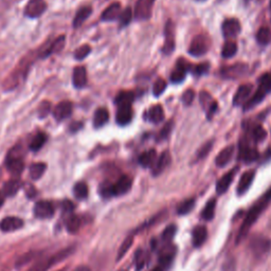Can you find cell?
<instances>
[{
	"instance_id": "681fc988",
	"label": "cell",
	"mask_w": 271,
	"mask_h": 271,
	"mask_svg": "<svg viewBox=\"0 0 271 271\" xmlns=\"http://www.w3.org/2000/svg\"><path fill=\"white\" fill-rule=\"evenodd\" d=\"M252 137L255 141H263L267 137V131L261 125L255 126V129L252 130Z\"/></svg>"
},
{
	"instance_id": "8fae6325",
	"label": "cell",
	"mask_w": 271,
	"mask_h": 271,
	"mask_svg": "<svg viewBox=\"0 0 271 271\" xmlns=\"http://www.w3.org/2000/svg\"><path fill=\"white\" fill-rule=\"evenodd\" d=\"M22 227H24V221L19 217H15V216L4 217L3 220L0 222V230L5 233L17 231V230L21 229Z\"/></svg>"
},
{
	"instance_id": "c3c4849f",
	"label": "cell",
	"mask_w": 271,
	"mask_h": 271,
	"mask_svg": "<svg viewBox=\"0 0 271 271\" xmlns=\"http://www.w3.org/2000/svg\"><path fill=\"white\" fill-rule=\"evenodd\" d=\"M132 18V11L130 8H126L123 12H121L120 15V24L121 26H128L129 22L131 21Z\"/></svg>"
},
{
	"instance_id": "d590c367",
	"label": "cell",
	"mask_w": 271,
	"mask_h": 271,
	"mask_svg": "<svg viewBox=\"0 0 271 271\" xmlns=\"http://www.w3.org/2000/svg\"><path fill=\"white\" fill-rule=\"evenodd\" d=\"M80 223L82 222H80V218L78 215H74V214L69 215L65 223L67 231L71 234L77 233L80 228Z\"/></svg>"
},
{
	"instance_id": "11a10c76",
	"label": "cell",
	"mask_w": 271,
	"mask_h": 271,
	"mask_svg": "<svg viewBox=\"0 0 271 271\" xmlns=\"http://www.w3.org/2000/svg\"><path fill=\"white\" fill-rule=\"evenodd\" d=\"M172 128H173V122H172V121H169V122L164 125V128L161 129L160 134L158 136V139H160V140L166 139V138L170 136Z\"/></svg>"
},
{
	"instance_id": "4fadbf2b",
	"label": "cell",
	"mask_w": 271,
	"mask_h": 271,
	"mask_svg": "<svg viewBox=\"0 0 271 271\" xmlns=\"http://www.w3.org/2000/svg\"><path fill=\"white\" fill-rule=\"evenodd\" d=\"M65 46V36H60L57 37L55 40H53L48 47H44L40 49V51L38 52V56L39 57H48L51 54L53 53H57V52H60L63 50Z\"/></svg>"
},
{
	"instance_id": "7402d4cb",
	"label": "cell",
	"mask_w": 271,
	"mask_h": 271,
	"mask_svg": "<svg viewBox=\"0 0 271 271\" xmlns=\"http://www.w3.org/2000/svg\"><path fill=\"white\" fill-rule=\"evenodd\" d=\"M258 157H259V155L255 148H252L245 143L241 144L240 152H239V159L241 161H244V162H246V163H251V162H255V160H257Z\"/></svg>"
},
{
	"instance_id": "e7e4bbea",
	"label": "cell",
	"mask_w": 271,
	"mask_h": 271,
	"mask_svg": "<svg viewBox=\"0 0 271 271\" xmlns=\"http://www.w3.org/2000/svg\"><path fill=\"white\" fill-rule=\"evenodd\" d=\"M198 1H204V0H198Z\"/></svg>"
},
{
	"instance_id": "836d02e7",
	"label": "cell",
	"mask_w": 271,
	"mask_h": 271,
	"mask_svg": "<svg viewBox=\"0 0 271 271\" xmlns=\"http://www.w3.org/2000/svg\"><path fill=\"white\" fill-rule=\"evenodd\" d=\"M7 168L13 175L18 176L24 171V161L22 159H7Z\"/></svg>"
},
{
	"instance_id": "f6af8a7d",
	"label": "cell",
	"mask_w": 271,
	"mask_h": 271,
	"mask_svg": "<svg viewBox=\"0 0 271 271\" xmlns=\"http://www.w3.org/2000/svg\"><path fill=\"white\" fill-rule=\"evenodd\" d=\"M134 244V238L132 236H128V238H126L124 239V241L122 243V245L120 246L119 248V251H118V256H117V259L118 261H120L121 258L124 257V255L128 253V251L130 249V247L131 245Z\"/></svg>"
},
{
	"instance_id": "6125c7cd",
	"label": "cell",
	"mask_w": 271,
	"mask_h": 271,
	"mask_svg": "<svg viewBox=\"0 0 271 271\" xmlns=\"http://www.w3.org/2000/svg\"><path fill=\"white\" fill-rule=\"evenodd\" d=\"M3 203H4V196H3V194L1 192H0V207H2Z\"/></svg>"
},
{
	"instance_id": "ba28073f",
	"label": "cell",
	"mask_w": 271,
	"mask_h": 271,
	"mask_svg": "<svg viewBox=\"0 0 271 271\" xmlns=\"http://www.w3.org/2000/svg\"><path fill=\"white\" fill-rule=\"evenodd\" d=\"M155 0H138L135 8V17L139 20L151 18Z\"/></svg>"
},
{
	"instance_id": "60d3db41",
	"label": "cell",
	"mask_w": 271,
	"mask_h": 271,
	"mask_svg": "<svg viewBox=\"0 0 271 271\" xmlns=\"http://www.w3.org/2000/svg\"><path fill=\"white\" fill-rule=\"evenodd\" d=\"M196 204L195 198H189L187 200L182 201V203L177 207V213L178 215H187L191 212Z\"/></svg>"
},
{
	"instance_id": "e0dca14e",
	"label": "cell",
	"mask_w": 271,
	"mask_h": 271,
	"mask_svg": "<svg viewBox=\"0 0 271 271\" xmlns=\"http://www.w3.org/2000/svg\"><path fill=\"white\" fill-rule=\"evenodd\" d=\"M255 170L247 171L244 173L243 175H241L240 179L239 181V184H238V189H236V191H238L239 195H244L248 190L250 189L253 180H255Z\"/></svg>"
},
{
	"instance_id": "7bdbcfd3",
	"label": "cell",
	"mask_w": 271,
	"mask_h": 271,
	"mask_svg": "<svg viewBox=\"0 0 271 271\" xmlns=\"http://www.w3.org/2000/svg\"><path fill=\"white\" fill-rule=\"evenodd\" d=\"M257 42L261 45H267L271 42V30L266 27H262L256 34Z\"/></svg>"
},
{
	"instance_id": "484cf974",
	"label": "cell",
	"mask_w": 271,
	"mask_h": 271,
	"mask_svg": "<svg viewBox=\"0 0 271 271\" xmlns=\"http://www.w3.org/2000/svg\"><path fill=\"white\" fill-rule=\"evenodd\" d=\"M234 155V146L229 145L227 147H224L223 151L217 155V157L215 159V163L220 168H223L224 165H227L230 161L232 160Z\"/></svg>"
},
{
	"instance_id": "d4e9b609",
	"label": "cell",
	"mask_w": 271,
	"mask_h": 271,
	"mask_svg": "<svg viewBox=\"0 0 271 271\" xmlns=\"http://www.w3.org/2000/svg\"><path fill=\"white\" fill-rule=\"evenodd\" d=\"M171 154L169 152H163L161 154L160 157L156 161V163L154 164L153 168V174L156 175H160L171 163Z\"/></svg>"
},
{
	"instance_id": "5b68a950",
	"label": "cell",
	"mask_w": 271,
	"mask_h": 271,
	"mask_svg": "<svg viewBox=\"0 0 271 271\" xmlns=\"http://www.w3.org/2000/svg\"><path fill=\"white\" fill-rule=\"evenodd\" d=\"M132 179L129 176H121L113 184H109L111 196H121L128 193L131 189Z\"/></svg>"
},
{
	"instance_id": "74e56055",
	"label": "cell",
	"mask_w": 271,
	"mask_h": 271,
	"mask_svg": "<svg viewBox=\"0 0 271 271\" xmlns=\"http://www.w3.org/2000/svg\"><path fill=\"white\" fill-rule=\"evenodd\" d=\"M215 207H216V200L214 198L210 199L205 206L203 212H201V218L205 221H211L215 215Z\"/></svg>"
},
{
	"instance_id": "ee69618b",
	"label": "cell",
	"mask_w": 271,
	"mask_h": 271,
	"mask_svg": "<svg viewBox=\"0 0 271 271\" xmlns=\"http://www.w3.org/2000/svg\"><path fill=\"white\" fill-rule=\"evenodd\" d=\"M238 52V45L234 42H228L223 45V50H222V55L226 59H230L236 54Z\"/></svg>"
},
{
	"instance_id": "9a60e30c",
	"label": "cell",
	"mask_w": 271,
	"mask_h": 271,
	"mask_svg": "<svg viewBox=\"0 0 271 271\" xmlns=\"http://www.w3.org/2000/svg\"><path fill=\"white\" fill-rule=\"evenodd\" d=\"M223 34L224 37L233 38L238 36L240 32V24L238 19L230 18L223 21Z\"/></svg>"
},
{
	"instance_id": "b9f144b4",
	"label": "cell",
	"mask_w": 271,
	"mask_h": 271,
	"mask_svg": "<svg viewBox=\"0 0 271 271\" xmlns=\"http://www.w3.org/2000/svg\"><path fill=\"white\" fill-rule=\"evenodd\" d=\"M132 101H134V94L130 91H121L116 97V104L118 106L131 105Z\"/></svg>"
},
{
	"instance_id": "f35d334b",
	"label": "cell",
	"mask_w": 271,
	"mask_h": 271,
	"mask_svg": "<svg viewBox=\"0 0 271 271\" xmlns=\"http://www.w3.org/2000/svg\"><path fill=\"white\" fill-rule=\"evenodd\" d=\"M46 169H47V166H46L45 163H33L30 166V169H29V174H30V177L33 180H38L39 178L44 175Z\"/></svg>"
},
{
	"instance_id": "7c38bea8",
	"label": "cell",
	"mask_w": 271,
	"mask_h": 271,
	"mask_svg": "<svg viewBox=\"0 0 271 271\" xmlns=\"http://www.w3.org/2000/svg\"><path fill=\"white\" fill-rule=\"evenodd\" d=\"M176 247L174 245H172L168 243V245L164 246L162 249L159 252V263L162 267L161 268H166L169 267L172 264L173 259H174L176 255Z\"/></svg>"
},
{
	"instance_id": "91938a15",
	"label": "cell",
	"mask_w": 271,
	"mask_h": 271,
	"mask_svg": "<svg viewBox=\"0 0 271 271\" xmlns=\"http://www.w3.org/2000/svg\"><path fill=\"white\" fill-rule=\"evenodd\" d=\"M80 128H82V123H80V122H73L70 126V130L71 131H78Z\"/></svg>"
},
{
	"instance_id": "4316f807",
	"label": "cell",
	"mask_w": 271,
	"mask_h": 271,
	"mask_svg": "<svg viewBox=\"0 0 271 271\" xmlns=\"http://www.w3.org/2000/svg\"><path fill=\"white\" fill-rule=\"evenodd\" d=\"M252 85L251 84H245L241 85L240 87L236 91V94L233 97V104L234 105H240L241 103H244L245 101L248 100V97L251 95L252 92Z\"/></svg>"
},
{
	"instance_id": "f546056e",
	"label": "cell",
	"mask_w": 271,
	"mask_h": 271,
	"mask_svg": "<svg viewBox=\"0 0 271 271\" xmlns=\"http://www.w3.org/2000/svg\"><path fill=\"white\" fill-rule=\"evenodd\" d=\"M21 188V182L18 179H12L9 180L3 184L2 188V194L7 197H13Z\"/></svg>"
},
{
	"instance_id": "db71d44e",
	"label": "cell",
	"mask_w": 271,
	"mask_h": 271,
	"mask_svg": "<svg viewBox=\"0 0 271 271\" xmlns=\"http://www.w3.org/2000/svg\"><path fill=\"white\" fill-rule=\"evenodd\" d=\"M50 112H51V104L48 101L43 102L38 107V114L40 118L47 117Z\"/></svg>"
},
{
	"instance_id": "7dc6e473",
	"label": "cell",
	"mask_w": 271,
	"mask_h": 271,
	"mask_svg": "<svg viewBox=\"0 0 271 271\" xmlns=\"http://www.w3.org/2000/svg\"><path fill=\"white\" fill-rule=\"evenodd\" d=\"M91 52V48L90 46L88 45H84V46H80V47L74 52V57H76L77 60L80 61V60H84L85 57H87V55Z\"/></svg>"
},
{
	"instance_id": "277c9868",
	"label": "cell",
	"mask_w": 271,
	"mask_h": 271,
	"mask_svg": "<svg viewBox=\"0 0 271 271\" xmlns=\"http://www.w3.org/2000/svg\"><path fill=\"white\" fill-rule=\"evenodd\" d=\"M29 65H30V63H29L27 60L26 63H20L16 70L13 71V73L4 80L3 87L7 90H12L16 87V86H18V84L21 82V80H24L26 77Z\"/></svg>"
},
{
	"instance_id": "94428289",
	"label": "cell",
	"mask_w": 271,
	"mask_h": 271,
	"mask_svg": "<svg viewBox=\"0 0 271 271\" xmlns=\"http://www.w3.org/2000/svg\"><path fill=\"white\" fill-rule=\"evenodd\" d=\"M73 271H91V270L88 266H84V265H82V266L77 267Z\"/></svg>"
},
{
	"instance_id": "52a82bcc",
	"label": "cell",
	"mask_w": 271,
	"mask_h": 271,
	"mask_svg": "<svg viewBox=\"0 0 271 271\" xmlns=\"http://www.w3.org/2000/svg\"><path fill=\"white\" fill-rule=\"evenodd\" d=\"M250 248L255 255L261 256L267 253L271 248V241L265 236L255 235L250 241Z\"/></svg>"
},
{
	"instance_id": "ab89813d",
	"label": "cell",
	"mask_w": 271,
	"mask_h": 271,
	"mask_svg": "<svg viewBox=\"0 0 271 271\" xmlns=\"http://www.w3.org/2000/svg\"><path fill=\"white\" fill-rule=\"evenodd\" d=\"M46 141H47V135L44 134V132H38V134L34 136L29 146H30L31 151L37 152L45 145Z\"/></svg>"
},
{
	"instance_id": "03108f58",
	"label": "cell",
	"mask_w": 271,
	"mask_h": 271,
	"mask_svg": "<svg viewBox=\"0 0 271 271\" xmlns=\"http://www.w3.org/2000/svg\"><path fill=\"white\" fill-rule=\"evenodd\" d=\"M121 271H125V270H121Z\"/></svg>"
},
{
	"instance_id": "e575fe53",
	"label": "cell",
	"mask_w": 271,
	"mask_h": 271,
	"mask_svg": "<svg viewBox=\"0 0 271 271\" xmlns=\"http://www.w3.org/2000/svg\"><path fill=\"white\" fill-rule=\"evenodd\" d=\"M108 119H109V113L107 109L99 108L95 113V118H94L95 128H102L103 125H105L107 123Z\"/></svg>"
},
{
	"instance_id": "cb8c5ba5",
	"label": "cell",
	"mask_w": 271,
	"mask_h": 271,
	"mask_svg": "<svg viewBox=\"0 0 271 271\" xmlns=\"http://www.w3.org/2000/svg\"><path fill=\"white\" fill-rule=\"evenodd\" d=\"M207 238V231L205 226H196L192 231V243L193 246L198 248L201 247Z\"/></svg>"
},
{
	"instance_id": "bcb514c9",
	"label": "cell",
	"mask_w": 271,
	"mask_h": 271,
	"mask_svg": "<svg viewBox=\"0 0 271 271\" xmlns=\"http://www.w3.org/2000/svg\"><path fill=\"white\" fill-rule=\"evenodd\" d=\"M177 232V227L175 224H170L165 228L164 231L162 232V235H161V238H162V240L165 241V243H171L174 239V236Z\"/></svg>"
},
{
	"instance_id": "8992f818",
	"label": "cell",
	"mask_w": 271,
	"mask_h": 271,
	"mask_svg": "<svg viewBox=\"0 0 271 271\" xmlns=\"http://www.w3.org/2000/svg\"><path fill=\"white\" fill-rule=\"evenodd\" d=\"M209 38L206 35L196 36L189 48V53L193 56H201L206 54L209 50Z\"/></svg>"
},
{
	"instance_id": "680465c9",
	"label": "cell",
	"mask_w": 271,
	"mask_h": 271,
	"mask_svg": "<svg viewBox=\"0 0 271 271\" xmlns=\"http://www.w3.org/2000/svg\"><path fill=\"white\" fill-rule=\"evenodd\" d=\"M62 207H63V211L66 212V213H70L74 209L73 204L71 203V201H69V200H65L64 203H63Z\"/></svg>"
},
{
	"instance_id": "f5cc1de1",
	"label": "cell",
	"mask_w": 271,
	"mask_h": 271,
	"mask_svg": "<svg viewBox=\"0 0 271 271\" xmlns=\"http://www.w3.org/2000/svg\"><path fill=\"white\" fill-rule=\"evenodd\" d=\"M212 146H213L212 141L207 142L206 144H204V145L199 148V151L197 153V158L198 159H204L205 157H207V156L209 155V153L211 152Z\"/></svg>"
},
{
	"instance_id": "be15d7a7",
	"label": "cell",
	"mask_w": 271,
	"mask_h": 271,
	"mask_svg": "<svg viewBox=\"0 0 271 271\" xmlns=\"http://www.w3.org/2000/svg\"><path fill=\"white\" fill-rule=\"evenodd\" d=\"M151 271H163V268H161V267H156V268H154L153 270H151Z\"/></svg>"
},
{
	"instance_id": "f1b7e54d",
	"label": "cell",
	"mask_w": 271,
	"mask_h": 271,
	"mask_svg": "<svg viewBox=\"0 0 271 271\" xmlns=\"http://www.w3.org/2000/svg\"><path fill=\"white\" fill-rule=\"evenodd\" d=\"M121 12H122V11H121L120 2H113L109 5L105 11H104L102 14V19L104 21L114 20V19H117L118 17H120Z\"/></svg>"
},
{
	"instance_id": "83f0119b",
	"label": "cell",
	"mask_w": 271,
	"mask_h": 271,
	"mask_svg": "<svg viewBox=\"0 0 271 271\" xmlns=\"http://www.w3.org/2000/svg\"><path fill=\"white\" fill-rule=\"evenodd\" d=\"M73 85L77 88H83L87 84V73L84 67H77L73 71Z\"/></svg>"
},
{
	"instance_id": "2e32d148",
	"label": "cell",
	"mask_w": 271,
	"mask_h": 271,
	"mask_svg": "<svg viewBox=\"0 0 271 271\" xmlns=\"http://www.w3.org/2000/svg\"><path fill=\"white\" fill-rule=\"evenodd\" d=\"M238 171H239V168H235L231 171H229L221 178L220 180H218V182L216 184V192L218 195H222L228 191V189L230 186H231V183H232Z\"/></svg>"
},
{
	"instance_id": "4dcf8cb0",
	"label": "cell",
	"mask_w": 271,
	"mask_h": 271,
	"mask_svg": "<svg viewBox=\"0 0 271 271\" xmlns=\"http://www.w3.org/2000/svg\"><path fill=\"white\" fill-rule=\"evenodd\" d=\"M156 161H157V153H156L155 149H149V151L144 152L139 157V163L143 168H151L156 163Z\"/></svg>"
},
{
	"instance_id": "6da1fadb",
	"label": "cell",
	"mask_w": 271,
	"mask_h": 271,
	"mask_svg": "<svg viewBox=\"0 0 271 271\" xmlns=\"http://www.w3.org/2000/svg\"><path fill=\"white\" fill-rule=\"evenodd\" d=\"M270 201H271V187L269 188L268 191L251 207L249 212L247 213L245 220L240 226L239 232L238 234V239H236V243H239L241 239H244L246 238V235L249 233L250 228L255 223L257 218L262 215V213L268 207Z\"/></svg>"
},
{
	"instance_id": "f907efd6",
	"label": "cell",
	"mask_w": 271,
	"mask_h": 271,
	"mask_svg": "<svg viewBox=\"0 0 271 271\" xmlns=\"http://www.w3.org/2000/svg\"><path fill=\"white\" fill-rule=\"evenodd\" d=\"M166 88V83H165V80H162V79H159L157 82H156L154 84V89H153V92H154V96H161L164 92Z\"/></svg>"
},
{
	"instance_id": "ffe728a7",
	"label": "cell",
	"mask_w": 271,
	"mask_h": 271,
	"mask_svg": "<svg viewBox=\"0 0 271 271\" xmlns=\"http://www.w3.org/2000/svg\"><path fill=\"white\" fill-rule=\"evenodd\" d=\"M200 103L204 109L207 112V118L211 119L214 112L217 111V102L213 100V97L206 91L200 94Z\"/></svg>"
},
{
	"instance_id": "9c48e42d",
	"label": "cell",
	"mask_w": 271,
	"mask_h": 271,
	"mask_svg": "<svg viewBox=\"0 0 271 271\" xmlns=\"http://www.w3.org/2000/svg\"><path fill=\"white\" fill-rule=\"evenodd\" d=\"M34 215L39 220H49L54 215V207L48 200H40L34 207Z\"/></svg>"
},
{
	"instance_id": "30bf717a",
	"label": "cell",
	"mask_w": 271,
	"mask_h": 271,
	"mask_svg": "<svg viewBox=\"0 0 271 271\" xmlns=\"http://www.w3.org/2000/svg\"><path fill=\"white\" fill-rule=\"evenodd\" d=\"M47 10V3L45 0H30L25 9V14L30 18H36Z\"/></svg>"
},
{
	"instance_id": "603a6c76",
	"label": "cell",
	"mask_w": 271,
	"mask_h": 271,
	"mask_svg": "<svg viewBox=\"0 0 271 271\" xmlns=\"http://www.w3.org/2000/svg\"><path fill=\"white\" fill-rule=\"evenodd\" d=\"M132 119V109L131 105H121L118 106L116 120L120 125L128 124Z\"/></svg>"
},
{
	"instance_id": "8d00e7d4",
	"label": "cell",
	"mask_w": 271,
	"mask_h": 271,
	"mask_svg": "<svg viewBox=\"0 0 271 271\" xmlns=\"http://www.w3.org/2000/svg\"><path fill=\"white\" fill-rule=\"evenodd\" d=\"M73 194L76 196V198L79 200L86 199L88 197V194H89L88 186L83 181L76 183L73 187Z\"/></svg>"
},
{
	"instance_id": "ac0fdd59",
	"label": "cell",
	"mask_w": 271,
	"mask_h": 271,
	"mask_svg": "<svg viewBox=\"0 0 271 271\" xmlns=\"http://www.w3.org/2000/svg\"><path fill=\"white\" fill-rule=\"evenodd\" d=\"M191 69V65L186 60H179L177 62V67L174 71H173L171 76V80L173 83H180L186 78V73Z\"/></svg>"
},
{
	"instance_id": "d6986e66",
	"label": "cell",
	"mask_w": 271,
	"mask_h": 271,
	"mask_svg": "<svg viewBox=\"0 0 271 271\" xmlns=\"http://www.w3.org/2000/svg\"><path fill=\"white\" fill-rule=\"evenodd\" d=\"M248 71V67L244 64H236L234 66H230L223 68L222 70V76L226 79H238L244 77Z\"/></svg>"
},
{
	"instance_id": "d6a6232c",
	"label": "cell",
	"mask_w": 271,
	"mask_h": 271,
	"mask_svg": "<svg viewBox=\"0 0 271 271\" xmlns=\"http://www.w3.org/2000/svg\"><path fill=\"white\" fill-rule=\"evenodd\" d=\"M92 13L91 7H84L78 11V13L73 19V28H80L84 24V21L88 18Z\"/></svg>"
},
{
	"instance_id": "1f68e13d",
	"label": "cell",
	"mask_w": 271,
	"mask_h": 271,
	"mask_svg": "<svg viewBox=\"0 0 271 271\" xmlns=\"http://www.w3.org/2000/svg\"><path fill=\"white\" fill-rule=\"evenodd\" d=\"M147 118L153 123H160L164 120V112L161 105H154L149 108Z\"/></svg>"
},
{
	"instance_id": "003e7915",
	"label": "cell",
	"mask_w": 271,
	"mask_h": 271,
	"mask_svg": "<svg viewBox=\"0 0 271 271\" xmlns=\"http://www.w3.org/2000/svg\"><path fill=\"white\" fill-rule=\"evenodd\" d=\"M270 77H271V74H270Z\"/></svg>"
},
{
	"instance_id": "9f6ffc18",
	"label": "cell",
	"mask_w": 271,
	"mask_h": 271,
	"mask_svg": "<svg viewBox=\"0 0 271 271\" xmlns=\"http://www.w3.org/2000/svg\"><path fill=\"white\" fill-rule=\"evenodd\" d=\"M209 68H210V65L207 64V63H203V64H199L197 66L193 67V73L195 74V76H201V74L207 72Z\"/></svg>"
},
{
	"instance_id": "7a4b0ae2",
	"label": "cell",
	"mask_w": 271,
	"mask_h": 271,
	"mask_svg": "<svg viewBox=\"0 0 271 271\" xmlns=\"http://www.w3.org/2000/svg\"><path fill=\"white\" fill-rule=\"evenodd\" d=\"M73 250H74L73 248H66V249L56 253V255H54L53 256L40 259V261L34 264L28 271H48L52 266H54L55 264L60 263L61 261H63V259H65L69 255H71Z\"/></svg>"
},
{
	"instance_id": "6f0895ef",
	"label": "cell",
	"mask_w": 271,
	"mask_h": 271,
	"mask_svg": "<svg viewBox=\"0 0 271 271\" xmlns=\"http://www.w3.org/2000/svg\"><path fill=\"white\" fill-rule=\"evenodd\" d=\"M194 97H195V92L193 89L190 88L184 91V94L182 95V101L186 105H190V104L194 101Z\"/></svg>"
},
{
	"instance_id": "816d5d0a",
	"label": "cell",
	"mask_w": 271,
	"mask_h": 271,
	"mask_svg": "<svg viewBox=\"0 0 271 271\" xmlns=\"http://www.w3.org/2000/svg\"><path fill=\"white\" fill-rule=\"evenodd\" d=\"M145 261H146L145 253L143 252V250H138L135 255V263H136V267L138 270H140L144 267V265H145Z\"/></svg>"
},
{
	"instance_id": "3957f363",
	"label": "cell",
	"mask_w": 271,
	"mask_h": 271,
	"mask_svg": "<svg viewBox=\"0 0 271 271\" xmlns=\"http://www.w3.org/2000/svg\"><path fill=\"white\" fill-rule=\"evenodd\" d=\"M270 90H271V77L270 74H264V76H262L261 79H259V85H258L257 91L255 92V96H253L251 99L246 103L245 109L255 107L257 103L262 102L265 96H266Z\"/></svg>"
},
{
	"instance_id": "5bb4252c",
	"label": "cell",
	"mask_w": 271,
	"mask_h": 271,
	"mask_svg": "<svg viewBox=\"0 0 271 271\" xmlns=\"http://www.w3.org/2000/svg\"><path fill=\"white\" fill-rule=\"evenodd\" d=\"M175 49V31L174 25L171 20L165 26V43L163 47V53L171 54Z\"/></svg>"
},
{
	"instance_id": "44dd1931",
	"label": "cell",
	"mask_w": 271,
	"mask_h": 271,
	"mask_svg": "<svg viewBox=\"0 0 271 271\" xmlns=\"http://www.w3.org/2000/svg\"><path fill=\"white\" fill-rule=\"evenodd\" d=\"M72 112V103L69 101H63L57 104L53 111V116L57 121H63L70 117Z\"/></svg>"
}]
</instances>
